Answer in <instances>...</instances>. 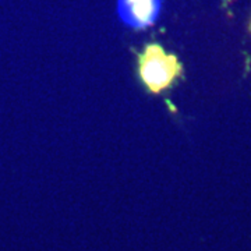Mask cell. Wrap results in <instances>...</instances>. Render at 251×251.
<instances>
[{
	"mask_svg": "<svg viewBox=\"0 0 251 251\" xmlns=\"http://www.w3.org/2000/svg\"><path fill=\"white\" fill-rule=\"evenodd\" d=\"M162 0H117V16L133 29L152 27L159 17Z\"/></svg>",
	"mask_w": 251,
	"mask_h": 251,
	"instance_id": "cell-2",
	"label": "cell"
},
{
	"mask_svg": "<svg viewBox=\"0 0 251 251\" xmlns=\"http://www.w3.org/2000/svg\"><path fill=\"white\" fill-rule=\"evenodd\" d=\"M183 75V66L175 54H169L158 44H148L138 56V77L144 88L161 94L175 85Z\"/></svg>",
	"mask_w": 251,
	"mask_h": 251,
	"instance_id": "cell-1",
	"label": "cell"
},
{
	"mask_svg": "<svg viewBox=\"0 0 251 251\" xmlns=\"http://www.w3.org/2000/svg\"><path fill=\"white\" fill-rule=\"evenodd\" d=\"M250 31H251V21H250Z\"/></svg>",
	"mask_w": 251,
	"mask_h": 251,
	"instance_id": "cell-3",
	"label": "cell"
}]
</instances>
